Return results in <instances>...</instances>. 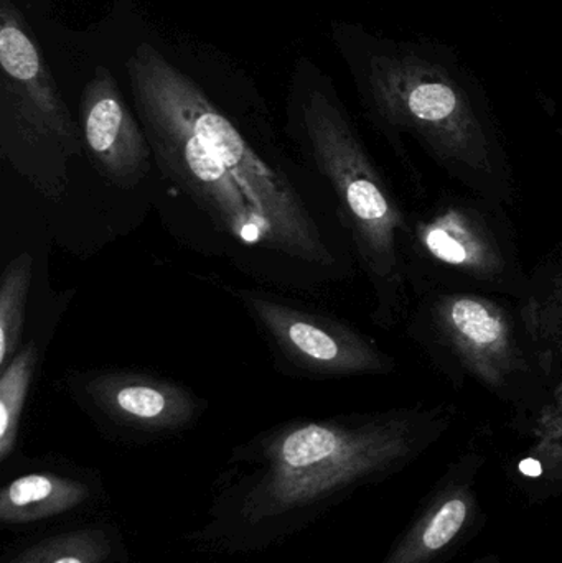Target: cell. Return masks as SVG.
Instances as JSON below:
<instances>
[{
    "instance_id": "1",
    "label": "cell",
    "mask_w": 562,
    "mask_h": 563,
    "mask_svg": "<svg viewBox=\"0 0 562 563\" xmlns=\"http://www.w3.org/2000/svg\"><path fill=\"white\" fill-rule=\"evenodd\" d=\"M125 73L162 177L231 244L238 263L264 277L294 269L313 284L349 274V256L317 197L323 185L312 184L309 168L247 137L148 43L129 56Z\"/></svg>"
},
{
    "instance_id": "2",
    "label": "cell",
    "mask_w": 562,
    "mask_h": 563,
    "mask_svg": "<svg viewBox=\"0 0 562 563\" xmlns=\"http://www.w3.org/2000/svg\"><path fill=\"white\" fill-rule=\"evenodd\" d=\"M352 52L366 114L396 154L411 139L469 194L510 203V161L494 106L454 46L360 33Z\"/></svg>"
},
{
    "instance_id": "3",
    "label": "cell",
    "mask_w": 562,
    "mask_h": 563,
    "mask_svg": "<svg viewBox=\"0 0 562 563\" xmlns=\"http://www.w3.org/2000/svg\"><path fill=\"white\" fill-rule=\"evenodd\" d=\"M293 135L307 168L329 190L337 220L368 280L373 323L395 327L409 313L408 213L333 92L316 88L304 96Z\"/></svg>"
},
{
    "instance_id": "4",
    "label": "cell",
    "mask_w": 562,
    "mask_h": 563,
    "mask_svg": "<svg viewBox=\"0 0 562 563\" xmlns=\"http://www.w3.org/2000/svg\"><path fill=\"white\" fill-rule=\"evenodd\" d=\"M449 426L444 407L393 409L332 419L294 420L261 440L266 473L260 516L309 505L362 479L401 468Z\"/></svg>"
},
{
    "instance_id": "5",
    "label": "cell",
    "mask_w": 562,
    "mask_h": 563,
    "mask_svg": "<svg viewBox=\"0 0 562 563\" xmlns=\"http://www.w3.org/2000/svg\"><path fill=\"white\" fill-rule=\"evenodd\" d=\"M408 313V333L445 377L482 389L531 416L550 389L517 307L502 297L459 288H426Z\"/></svg>"
},
{
    "instance_id": "6",
    "label": "cell",
    "mask_w": 562,
    "mask_h": 563,
    "mask_svg": "<svg viewBox=\"0 0 562 563\" xmlns=\"http://www.w3.org/2000/svg\"><path fill=\"white\" fill-rule=\"evenodd\" d=\"M0 68L2 161L36 194L59 201L85 152L81 128L12 0H0Z\"/></svg>"
},
{
    "instance_id": "7",
    "label": "cell",
    "mask_w": 562,
    "mask_h": 563,
    "mask_svg": "<svg viewBox=\"0 0 562 563\" xmlns=\"http://www.w3.org/2000/svg\"><path fill=\"white\" fill-rule=\"evenodd\" d=\"M405 263L409 288H459L520 301L530 285L502 205L448 195L408 213Z\"/></svg>"
},
{
    "instance_id": "8",
    "label": "cell",
    "mask_w": 562,
    "mask_h": 563,
    "mask_svg": "<svg viewBox=\"0 0 562 563\" xmlns=\"http://www.w3.org/2000/svg\"><path fill=\"white\" fill-rule=\"evenodd\" d=\"M233 295L287 376L332 380L395 371V357L375 340L327 311L260 288H234Z\"/></svg>"
},
{
    "instance_id": "9",
    "label": "cell",
    "mask_w": 562,
    "mask_h": 563,
    "mask_svg": "<svg viewBox=\"0 0 562 563\" xmlns=\"http://www.w3.org/2000/svg\"><path fill=\"white\" fill-rule=\"evenodd\" d=\"M62 387L102 423L139 433L178 432L208 406L180 380L135 367L66 371Z\"/></svg>"
},
{
    "instance_id": "10",
    "label": "cell",
    "mask_w": 562,
    "mask_h": 563,
    "mask_svg": "<svg viewBox=\"0 0 562 563\" xmlns=\"http://www.w3.org/2000/svg\"><path fill=\"white\" fill-rule=\"evenodd\" d=\"M81 134L92 167L112 187L134 190L151 174L155 162L147 135L104 66L82 89Z\"/></svg>"
},
{
    "instance_id": "11",
    "label": "cell",
    "mask_w": 562,
    "mask_h": 563,
    "mask_svg": "<svg viewBox=\"0 0 562 563\" xmlns=\"http://www.w3.org/2000/svg\"><path fill=\"white\" fill-rule=\"evenodd\" d=\"M482 463L478 455H465L451 466L385 563H438L471 538L481 518L474 485Z\"/></svg>"
},
{
    "instance_id": "12",
    "label": "cell",
    "mask_w": 562,
    "mask_h": 563,
    "mask_svg": "<svg viewBox=\"0 0 562 563\" xmlns=\"http://www.w3.org/2000/svg\"><path fill=\"white\" fill-rule=\"evenodd\" d=\"M521 324L550 389L562 397V244L530 274L527 294L518 301Z\"/></svg>"
},
{
    "instance_id": "13",
    "label": "cell",
    "mask_w": 562,
    "mask_h": 563,
    "mask_svg": "<svg viewBox=\"0 0 562 563\" xmlns=\"http://www.w3.org/2000/svg\"><path fill=\"white\" fill-rule=\"evenodd\" d=\"M88 496L82 483L46 473L20 476L0 496V519L7 525H23L62 515L81 505Z\"/></svg>"
},
{
    "instance_id": "14",
    "label": "cell",
    "mask_w": 562,
    "mask_h": 563,
    "mask_svg": "<svg viewBox=\"0 0 562 563\" xmlns=\"http://www.w3.org/2000/svg\"><path fill=\"white\" fill-rule=\"evenodd\" d=\"M525 419L528 445L518 465L520 472L544 485L562 486V397Z\"/></svg>"
},
{
    "instance_id": "15",
    "label": "cell",
    "mask_w": 562,
    "mask_h": 563,
    "mask_svg": "<svg viewBox=\"0 0 562 563\" xmlns=\"http://www.w3.org/2000/svg\"><path fill=\"white\" fill-rule=\"evenodd\" d=\"M35 340L22 344L15 356L0 369V460L5 462L16 445L20 419L25 410L33 376L38 366Z\"/></svg>"
},
{
    "instance_id": "16",
    "label": "cell",
    "mask_w": 562,
    "mask_h": 563,
    "mask_svg": "<svg viewBox=\"0 0 562 563\" xmlns=\"http://www.w3.org/2000/svg\"><path fill=\"white\" fill-rule=\"evenodd\" d=\"M32 280L33 256L29 251H22L9 261L0 279V369L22 347Z\"/></svg>"
},
{
    "instance_id": "17",
    "label": "cell",
    "mask_w": 562,
    "mask_h": 563,
    "mask_svg": "<svg viewBox=\"0 0 562 563\" xmlns=\"http://www.w3.org/2000/svg\"><path fill=\"white\" fill-rule=\"evenodd\" d=\"M108 554L101 534H73L26 552L16 563H101Z\"/></svg>"
},
{
    "instance_id": "18",
    "label": "cell",
    "mask_w": 562,
    "mask_h": 563,
    "mask_svg": "<svg viewBox=\"0 0 562 563\" xmlns=\"http://www.w3.org/2000/svg\"><path fill=\"white\" fill-rule=\"evenodd\" d=\"M474 563H498V559L495 555H488V558L478 559Z\"/></svg>"
}]
</instances>
